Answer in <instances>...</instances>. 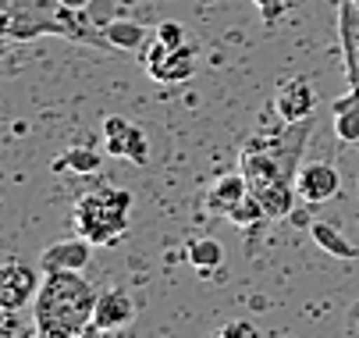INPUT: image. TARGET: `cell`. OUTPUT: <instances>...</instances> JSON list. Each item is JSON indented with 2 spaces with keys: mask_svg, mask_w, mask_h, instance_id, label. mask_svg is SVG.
<instances>
[{
  "mask_svg": "<svg viewBox=\"0 0 359 338\" xmlns=\"http://www.w3.org/2000/svg\"><path fill=\"white\" fill-rule=\"evenodd\" d=\"M142 65L153 82H185L196 72V50H192V43L168 46L161 39H149L142 50Z\"/></svg>",
  "mask_w": 359,
  "mask_h": 338,
  "instance_id": "obj_4",
  "label": "cell"
},
{
  "mask_svg": "<svg viewBox=\"0 0 359 338\" xmlns=\"http://www.w3.org/2000/svg\"><path fill=\"white\" fill-rule=\"evenodd\" d=\"M348 331H352V338H359V303L348 310Z\"/></svg>",
  "mask_w": 359,
  "mask_h": 338,
  "instance_id": "obj_25",
  "label": "cell"
},
{
  "mask_svg": "<svg viewBox=\"0 0 359 338\" xmlns=\"http://www.w3.org/2000/svg\"><path fill=\"white\" fill-rule=\"evenodd\" d=\"M252 4H256V11H260V18L267 22V25H274L281 15H285V0H252Z\"/></svg>",
  "mask_w": 359,
  "mask_h": 338,
  "instance_id": "obj_21",
  "label": "cell"
},
{
  "mask_svg": "<svg viewBox=\"0 0 359 338\" xmlns=\"http://www.w3.org/2000/svg\"><path fill=\"white\" fill-rule=\"evenodd\" d=\"M39 285H43L39 264L29 267L25 260L8 257L4 267H0V306H4V310H25V306H32Z\"/></svg>",
  "mask_w": 359,
  "mask_h": 338,
  "instance_id": "obj_5",
  "label": "cell"
},
{
  "mask_svg": "<svg viewBox=\"0 0 359 338\" xmlns=\"http://www.w3.org/2000/svg\"><path fill=\"white\" fill-rule=\"evenodd\" d=\"M104 150H107V157H121V161L139 164V168L149 161V142H146L142 128H135L121 114H111L104 121Z\"/></svg>",
  "mask_w": 359,
  "mask_h": 338,
  "instance_id": "obj_6",
  "label": "cell"
},
{
  "mask_svg": "<svg viewBox=\"0 0 359 338\" xmlns=\"http://www.w3.org/2000/svg\"><path fill=\"white\" fill-rule=\"evenodd\" d=\"M132 320H135V299L125 292L121 285L104 288V292H100V299H96V317H93V324L107 327V331H118V327H125V324H132Z\"/></svg>",
  "mask_w": 359,
  "mask_h": 338,
  "instance_id": "obj_11",
  "label": "cell"
},
{
  "mask_svg": "<svg viewBox=\"0 0 359 338\" xmlns=\"http://www.w3.org/2000/svg\"><path fill=\"white\" fill-rule=\"evenodd\" d=\"M338 36L348 86H359V0H338Z\"/></svg>",
  "mask_w": 359,
  "mask_h": 338,
  "instance_id": "obj_10",
  "label": "cell"
},
{
  "mask_svg": "<svg viewBox=\"0 0 359 338\" xmlns=\"http://www.w3.org/2000/svg\"><path fill=\"white\" fill-rule=\"evenodd\" d=\"M104 36L111 43V50H146V43H149V32L128 18H111L104 25Z\"/></svg>",
  "mask_w": 359,
  "mask_h": 338,
  "instance_id": "obj_15",
  "label": "cell"
},
{
  "mask_svg": "<svg viewBox=\"0 0 359 338\" xmlns=\"http://www.w3.org/2000/svg\"><path fill=\"white\" fill-rule=\"evenodd\" d=\"M310 235H313V243H317L324 253H331V257H338V260H359V246H352L334 224H327V221H313Z\"/></svg>",
  "mask_w": 359,
  "mask_h": 338,
  "instance_id": "obj_16",
  "label": "cell"
},
{
  "mask_svg": "<svg viewBox=\"0 0 359 338\" xmlns=\"http://www.w3.org/2000/svg\"><path fill=\"white\" fill-rule=\"evenodd\" d=\"M313 207V203H310ZM310 207H292V214L285 217L292 228H299V231H310L313 228V214H310Z\"/></svg>",
  "mask_w": 359,
  "mask_h": 338,
  "instance_id": "obj_23",
  "label": "cell"
},
{
  "mask_svg": "<svg viewBox=\"0 0 359 338\" xmlns=\"http://www.w3.org/2000/svg\"><path fill=\"white\" fill-rule=\"evenodd\" d=\"M214 338H260V327L252 320H228L224 327H217Z\"/></svg>",
  "mask_w": 359,
  "mask_h": 338,
  "instance_id": "obj_20",
  "label": "cell"
},
{
  "mask_svg": "<svg viewBox=\"0 0 359 338\" xmlns=\"http://www.w3.org/2000/svg\"><path fill=\"white\" fill-rule=\"evenodd\" d=\"M228 221H231V224H238V228H256L260 221H271V217H267L264 203L249 192V196H245V200H238V207L228 214Z\"/></svg>",
  "mask_w": 359,
  "mask_h": 338,
  "instance_id": "obj_19",
  "label": "cell"
},
{
  "mask_svg": "<svg viewBox=\"0 0 359 338\" xmlns=\"http://www.w3.org/2000/svg\"><path fill=\"white\" fill-rule=\"evenodd\" d=\"M93 257V243L82 235L75 238H57V243H50L43 253H39V271L43 274H54V271H86Z\"/></svg>",
  "mask_w": 359,
  "mask_h": 338,
  "instance_id": "obj_9",
  "label": "cell"
},
{
  "mask_svg": "<svg viewBox=\"0 0 359 338\" xmlns=\"http://www.w3.org/2000/svg\"><path fill=\"white\" fill-rule=\"evenodd\" d=\"M0 338H39V324L25 310H4L0 313Z\"/></svg>",
  "mask_w": 359,
  "mask_h": 338,
  "instance_id": "obj_18",
  "label": "cell"
},
{
  "mask_svg": "<svg viewBox=\"0 0 359 338\" xmlns=\"http://www.w3.org/2000/svg\"><path fill=\"white\" fill-rule=\"evenodd\" d=\"M75 338H114V331H107V327H100V324H89V327H82Z\"/></svg>",
  "mask_w": 359,
  "mask_h": 338,
  "instance_id": "obj_24",
  "label": "cell"
},
{
  "mask_svg": "<svg viewBox=\"0 0 359 338\" xmlns=\"http://www.w3.org/2000/svg\"><path fill=\"white\" fill-rule=\"evenodd\" d=\"M104 157H100L93 147H72L54 161V171H75V175H96Z\"/></svg>",
  "mask_w": 359,
  "mask_h": 338,
  "instance_id": "obj_17",
  "label": "cell"
},
{
  "mask_svg": "<svg viewBox=\"0 0 359 338\" xmlns=\"http://www.w3.org/2000/svg\"><path fill=\"white\" fill-rule=\"evenodd\" d=\"M132 224V192L118 185H96L75 200L72 228L93 246H118Z\"/></svg>",
  "mask_w": 359,
  "mask_h": 338,
  "instance_id": "obj_3",
  "label": "cell"
},
{
  "mask_svg": "<svg viewBox=\"0 0 359 338\" xmlns=\"http://www.w3.org/2000/svg\"><path fill=\"white\" fill-rule=\"evenodd\" d=\"M334 135L341 142H359V86H348L345 96L334 100Z\"/></svg>",
  "mask_w": 359,
  "mask_h": 338,
  "instance_id": "obj_14",
  "label": "cell"
},
{
  "mask_svg": "<svg viewBox=\"0 0 359 338\" xmlns=\"http://www.w3.org/2000/svg\"><path fill=\"white\" fill-rule=\"evenodd\" d=\"M245 196H249V182H245L242 171H235V175H221V178L207 189L203 207H207L214 217H228V214L238 207V200H245Z\"/></svg>",
  "mask_w": 359,
  "mask_h": 338,
  "instance_id": "obj_12",
  "label": "cell"
},
{
  "mask_svg": "<svg viewBox=\"0 0 359 338\" xmlns=\"http://www.w3.org/2000/svg\"><path fill=\"white\" fill-rule=\"evenodd\" d=\"M157 39L168 43V46H182V43H185V29H182L178 22H164V25L157 29Z\"/></svg>",
  "mask_w": 359,
  "mask_h": 338,
  "instance_id": "obj_22",
  "label": "cell"
},
{
  "mask_svg": "<svg viewBox=\"0 0 359 338\" xmlns=\"http://www.w3.org/2000/svg\"><path fill=\"white\" fill-rule=\"evenodd\" d=\"M295 189L306 203H327L341 192V175L334 164L327 161H313V164H302L299 168V178H295Z\"/></svg>",
  "mask_w": 359,
  "mask_h": 338,
  "instance_id": "obj_8",
  "label": "cell"
},
{
  "mask_svg": "<svg viewBox=\"0 0 359 338\" xmlns=\"http://www.w3.org/2000/svg\"><path fill=\"white\" fill-rule=\"evenodd\" d=\"M100 292L79 271L43 274V285L32 299V317L39 324V338H75L96 317Z\"/></svg>",
  "mask_w": 359,
  "mask_h": 338,
  "instance_id": "obj_2",
  "label": "cell"
},
{
  "mask_svg": "<svg viewBox=\"0 0 359 338\" xmlns=\"http://www.w3.org/2000/svg\"><path fill=\"white\" fill-rule=\"evenodd\" d=\"M310 121H295L281 128H256L238 154V171L249 182V192L264 203L271 221H281L295 207V178L302 168V150L310 139Z\"/></svg>",
  "mask_w": 359,
  "mask_h": 338,
  "instance_id": "obj_1",
  "label": "cell"
},
{
  "mask_svg": "<svg viewBox=\"0 0 359 338\" xmlns=\"http://www.w3.org/2000/svg\"><path fill=\"white\" fill-rule=\"evenodd\" d=\"M274 111L285 125H295V121H310L313 111H317V89L306 75H295L288 82L278 86V96H274Z\"/></svg>",
  "mask_w": 359,
  "mask_h": 338,
  "instance_id": "obj_7",
  "label": "cell"
},
{
  "mask_svg": "<svg viewBox=\"0 0 359 338\" xmlns=\"http://www.w3.org/2000/svg\"><path fill=\"white\" fill-rule=\"evenodd\" d=\"M65 8H72V11H89L93 8V0H61Z\"/></svg>",
  "mask_w": 359,
  "mask_h": 338,
  "instance_id": "obj_26",
  "label": "cell"
},
{
  "mask_svg": "<svg viewBox=\"0 0 359 338\" xmlns=\"http://www.w3.org/2000/svg\"><path fill=\"white\" fill-rule=\"evenodd\" d=\"M185 260L192 264L196 274L203 278H210L221 264H224V246L217 243L214 235H203V238H189V246H185Z\"/></svg>",
  "mask_w": 359,
  "mask_h": 338,
  "instance_id": "obj_13",
  "label": "cell"
}]
</instances>
